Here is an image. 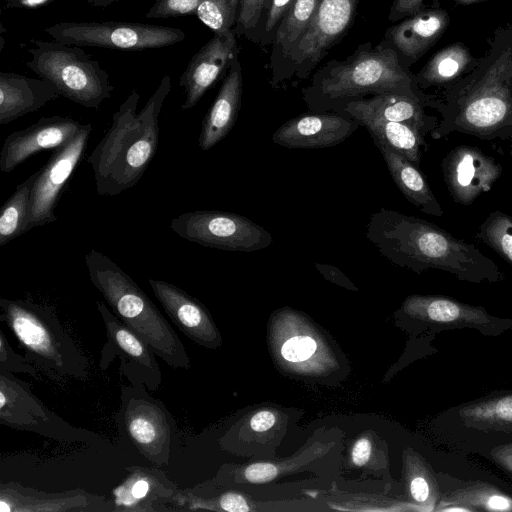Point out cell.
Instances as JSON below:
<instances>
[{
    "label": "cell",
    "instance_id": "1",
    "mask_svg": "<svg viewBox=\"0 0 512 512\" xmlns=\"http://www.w3.org/2000/svg\"><path fill=\"white\" fill-rule=\"evenodd\" d=\"M435 110L439 140L457 132L486 141L512 140V27L498 28L490 48L467 74L445 88Z\"/></svg>",
    "mask_w": 512,
    "mask_h": 512
},
{
    "label": "cell",
    "instance_id": "2",
    "mask_svg": "<svg viewBox=\"0 0 512 512\" xmlns=\"http://www.w3.org/2000/svg\"><path fill=\"white\" fill-rule=\"evenodd\" d=\"M366 238L390 262L418 274L436 269L474 283L503 279L498 265L474 244L416 216L381 208L371 214Z\"/></svg>",
    "mask_w": 512,
    "mask_h": 512
},
{
    "label": "cell",
    "instance_id": "3",
    "mask_svg": "<svg viewBox=\"0 0 512 512\" xmlns=\"http://www.w3.org/2000/svg\"><path fill=\"white\" fill-rule=\"evenodd\" d=\"M171 88L170 76L164 75L139 112L140 94L133 89L112 115L104 137L88 157L99 196H117L142 178L158 149L159 115Z\"/></svg>",
    "mask_w": 512,
    "mask_h": 512
},
{
    "label": "cell",
    "instance_id": "4",
    "mask_svg": "<svg viewBox=\"0 0 512 512\" xmlns=\"http://www.w3.org/2000/svg\"><path fill=\"white\" fill-rule=\"evenodd\" d=\"M397 93L435 109L439 99L425 94L396 51L383 39L361 44L345 60H331L317 70L303 99L311 112L339 111L349 102L371 95Z\"/></svg>",
    "mask_w": 512,
    "mask_h": 512
},
{
    "label": "cell",
    "instance_id": "5",
    "mask_svg": "<svg viewBox=\"0 0 512 512\" xmlns=\"http://www.w3.org/2000/svg\"><path fill=\"white\" fill-rule=\"evenodd\" d=\"M88 276L111 311L168 366L189 369L185 346L147 294L120 266L95 249L85 254Z\"/></svg>",
    "mask_w": 512,
    "mask_h": 512
},
{
    "label": "cell",
    "instance_id": "6",
    "mask_svg": "<svg viewBox=\"0 0 512 512\" xmlns=\"http://www.w3.org/2000/svg\"><path fill=\"white\" fill-rule=\"evenodd\" d=\"M0 310V321L24 348V357L43 373L62 381L89 378L88 357L63 327L53 307L2 297Z\"/></svg>",
    "mask_w": 512,
    "mask_h": 512
},
{
    "label": "cell",
    "instance_id": "7",
    "mask_svg": "<svg viewBox=\"0 0 512 512\" xmlns=\"http://www.w3.org/2000/svg\"><path fill=\"white\" fill-rule=\"evenodd\" d=\"M31 59L26 66L49 82L60 96L85 108L98 109L109 99L114 86L100 63L81 46L61 41L31 39Z\"/></svg>",
    "mask_w": 512,
    "mask_h": 512
},
{
    "label": "cell",
    "instance_id": "8",
    "mask_svg": "<svg viewBox=\"0 0 512 512\" xmlns=\"http://www.w3.org/2000/svg\"><path fill=\"white\" fill-rule=\"evenodd\" d=\"M144 384L122 385L116 415L119 435L157 467L167 466L178 430L164 405Z\"/></svg>",
    "mask_w": 512,
    "mask_h": 512
},
{
    "label": "cell",
    "instance_id": "9",
    "mask_svg": "<svg viewBox=\"0 0 512 512\" xmlns=\"http://www.w3.org/2000/svg\"><path fill=\"white\" fill-rule=\"evenodd\" d=\"M0 423L14 429L68 443H99L102 438L77 428L51 411L30 385L12 372L0 369Z\"/></svg>",
    "mask_w": 512,
    "mask_h": 512
},
{
    "label": "cell",
    "instance_id": "10",
    "mask_svg": "<svg viewBox=\"0 0 512 512\" xmlns=\"http://www.w3.org/2000/svg\"><path fill=\"white\" fill-rule=\"evenodd\" d=\"M45 32L66 44L123 51L162 48L186 37L179 28L118 21L61 22L45 28Z\"/></svg>",
    "mask_w": 512,
    "mask_h": 512
},
{
    "label": "cell",
    "instance_id": "11",
    "mask_svg": "<svg viewBox=\"0 0 512 512\" xmlns=\"http://www.w3.org/2000/svg\"><path fill=\"white\" fill-rule=\"evenodd\" d=\"M170 228L181 238L199 245L233 252H254L271 245L266 229L242 215L196 210L173 218Z\"/></svg>",
    "mask_w": 512,
    "mask_h": 512
},
{
    "label": "cell",
    "instance_id": "12",
    "mask_svg": "<svg viewBox=\"0 0 512 512\" xmlns=\"http://www.w3.org/2000/svg\"><path fill=\"white\" fill-rule=\"evenodd\" d=\"M359 1L317 0L310 23L283 61L286 68L280 80L289 79L293 75L299 79L307 78L329 49L348 33Z\"/></svg>",
    "mask_w": 512,
    "mask_h": 512
},
{
    "label": "cell",
    "instance_id": "13",
    "mask_svg": "<svg viewBox=\"0 0 512 512\" xmlns=\"http://www.w3.org/2000/svg\"><path fill=\"white\" fill-rule=\"evenodd\" d=\"M97 309L106 331V342L100 353L99 368L106 371L116 357L120 372L130 384H144L150 392L157 391L162 373L151 347L126 326L102 301Z\"/></svg>",
    "mask_w": 512,
    "mask_h": 512
},
{
    "label": "cell",
    "instance_id": "14",
    "mask_svg": "<svg viewBox=\"0 0 512 512\" xmlns=\"http://www.w3.org/2000/svg\"><path fill=\"white\" fill-rule=\"evenodd\" d=\"M92 125L83 124L78 134L55 150L38 171L33 184L25 231L57 220L55 208L60 196L86 151Z\"/></svg>",
    "mask_w": 512,
    "mask_h": 512
},
{
    "label": "cell",
    "instance_id": "15",
    "mask_svg": "<svg viewBox=\"0 0 512 512\" xmlns=\"http://www.w3.org/2000/svg\"><path fill=\"white\" fill-rule=\"evenodd\" d=\"M123 480L111 491L114 512L179 511L183 489L156 467L125 468Z\"/></svg>",
    "mask_w": 512,
    "mask_h": 512
},
{
    "label": "cell",
    "instance_id": "16",
    "mask_svg": "<svg viewBox=\"0 0 512 512\" xmlns=\"http://www.w3.org/2000/svg\"><path fill=\"white\" fill-rule=\"evenodd\" d=\"M441 170L453 201L460 205H470L492 188L502 175L503 167L480 148L459 145L443 158Z\"/></svg>",
    "mask_w": 512,
    "mask_h": 512
},
{
    "label": "cell",
    "instance_id": "17",
    "mask_svg": "<svg viewBox=\"0 0 512 512\" xmlns=\"http://www.w3.org/2000/svg\"><path fill=\"white\" fill-rule=\"evenodd\" d=\"M1 512H114L111 499L81 488L44 492L15 481L0 483Z\"/></svg>",
    "mask_w": 512,
    "mask_h": 512
},
{
    "label": "cell",
    "instance_id": "18",
    "mask_svg": "<svg viewBox=\"0 0 512 512\" xmlns=\"http://www.w3.org/2000/svg\"><path fill=\"white\" fill-rule=\"evenodd\" d=\"M82 125L71 117L51 116L12 132L2 145L0 170L10 173L40 151L60 149L78 134Z\"/></svg>",
    "mask_w": 512,
    "mask_h": 512
},
{
    "label": "cell",
    "instance_id": "19",
    "mask_svg": "<svg viewBox=\"0 0 512 512\" xmlns=\"http://www.w3.org/2000/svg\"><path fill=\"white\" fill-rule=\"evenodd\" d=\"M359 126L353 118L337 112L304 113L283 123L273 133L272 141L289 149L333 147L349 138Z\"/></svg>",
    "mask_w": 512,
    "mask_h": 512
},
{
    "label": "cell",
    "instance_id": "20",
    "mask_svg": "<svg viewBox=\"0 0 512 512\" xmlns=\"http://www.w3.org/2000/svg\"><path fill=\"white\" fill-rule=\"evenodd\" d=\"M237 58L238 46L234 31L224 35L214 34L192 56L180 76L179 85L185 94L181 109L185 111L196 106Z\"/></svg>",
    "mask_w": 512,
    "mask_h": 512
},
{
    "label": "cell",
    "instance_id": "21",
    "mask_svg": "<svg viewBox=\"0 0 512 512\" xmlns=\"http://www.w3.org/2000/svg\"><path fill=\"white\" fill-rule=\"evenodd\" d=\"M450 16L437 0L428 8L388 28L384 40L396 51L406 68L420 59L442 37Z\"/></svg>",
    "mask_w": 512,
    "mask_h": 512
},
{
    "label": "cell",
    "instance_id": "22",
    "mask_svg": "<svg viewBox=\"0 0 512 512\" xmlns=\"http://www.w3.org/2000/svg\"><path fill=\"white\" fill-rule=\"evenodd\" d=\"M148 283L165 313L185 336L207 348L220 344L209 311L198 299L164 280L149 278Z\"/></svg>",
    "mask_w": 512,
    "mask_h": 512
},
{
    "label": "cell",
    "instance_id": "23",
    "mask_svg": "<svg viewBox=\"0 0 512 512\" xmlns=\"http://www.w3.org/2000/svg\"><path fill=\"white\" fill-rule=\"evenodd\" d=\"M242 69L238 58L231 64L217 96L204 116L198 146L208 151L223 140L234 127L241 107Z\"/></svg>",
    "mask_w": 512,
    "mask_h": 512
},
{
    "label": "cell",
    "instance_id": "24",
    "mask_svg": "<svg viewBox=\"0 0 512 512\" xmlns=\"http://www.w3.org/2000/svg\"><path fill=\"white\" fill-rule=\"evenodd\" d=\"M424 108L419 101L409 96L383 93L349 102L339 113L348 117L354 114H365L387 121L403 123L426 137L438 126L439 119L427 114Z\"/></svg>",
    "mask_w": 512,
    "mask_h": 512
},
{
    "label": "cell",
    "instance_id": "25",
    "mask_svg": "<svg viewBox=\"0 0 512 512\" xmlns=\"http://www.w3.org/2000/svg\"><path fill=\"white\" fill-rule=\"evenodd\" d=\"M60 95L42 78L14 72H0V124L6 125L37 111Z\"/></svg>",
    "mask_w": 512,
    "mask_h": 512
},
{
    "label": "cell",
    "instance_id": "26",
    "mask_svg": "<svg viewBox=\"0 0 512 512\" xmlns=\"http://www.w3.org/2000/svg\"><path fill=\"white\" fill-rule=\"evenodd\" d=\"M372 140L382 154L394 183L405 198L425 214L442 216L443 209L419 167L382 142Z\"/></svg>",
    "mask_w": 512,
    "mask_h": 512
},
{
    "label": "cell",
    "instance_id": "27",
    "mask_svg": "<svg viewBox=\"0 0 512 512\" xmlns=\"http://www.w3.org/2000/svg\"><path fill=\"white\" fill-rule=\"evenodd\" d=\"M479 62L461 42L437 51L415 75L421 89L432 86L448 87L470 72Z\"/></svg>",
    "mask_w": 512,
    "mask_h": 512
},
{
    "label": "cell",
    "instance_id": "28",
    "mask_svg": "<svg viewBox=\"0 0 512 512\" xmlns=\"http://www.w3.org/2000/svg\"><path fill=\"white\" fill-rule=\"evenodd\" d=\"M370 133L372 139L382 142L419 167L422 147H427L425 137L409 125L383 120L365 114L350 116Z\"/></svg>",
    "mask_w": 512,
    "mask_h": 512
},
{
    "label": "cell",
    "instance_id": "29",
    "mask_svg": "<svg viewBox=\"0 0 512 512\" xmlns=\"http://www.w3.org/2000/svg\"><path fill=\"white\" fill-rule=\"evenodd\" d=\"M405 307L411 313L423 315L439 324L485 323L489 316L482 308L469 306L444 296H418L407 299Z\"/></svg>",
    "mask_w": 512,
    "mask_h": 512
},
{
    "label": "cell",
    "instance_id": "30",
    "mask_svg": "<svg viewBox=\"0 0 512 512\" xmlns=\"http://www.w3.org/2000/svg\"><path fill=\"white\" fill-rule=\"evenodd\" d=\"M38 171L16 186L15 191L5 201L0 210V246L25 233L29 203L33 184Z\"/></svg>",
    "mask_w": 512,
    "mask_h": 512
},
{
    "label": "cell",
    "instance_id": "31",
    "mask_svg": "<svg viewBox=\"0 0 512 512\" xmlns=\"http://www.w3.org/2000/svg\"><path fill=\"white\" fill-rule=\"evenodd\" d=\"M317 0H294L276 29L272 60L283 61L290 49L307 28L316 9Z\"/></svg>",
    "mask_w": 512,
    "mask_h": 512
},
{
    "label": "cell",
    "instance_id": "32",
    "mask_svg": "<svg viewBox=\"0 0 512 512\" xmlns=\"http://www.w3.org/2000/svg\"><path fill=\"white\" fill-rule=\"evenodd\" d=\"M476 238L512 266V216L495 210L480 224Z\"/></svg>",
    "mask_w": 512,
    "mask_h": 512
},
{
    "label": "cell",
    "instance_id": "33",
    "mask_svg": "<svg viewBox=\"0 0 512 512\" xmlns=\"http://www.w3.org/2000/svg\"><path fill=\"white\" fill-rule=\"evenodd\" d=\"M195 15L218 35L233 31L236 24L227 0H202Z\"/></svg>",
    "mask_w": 512,
    "mask_h": 512
},
{
    "label": "cell",
    "instance_id": "34",
    "mask_svg": "<svg viewBox=\"0 0 512 512\" xmlns=\"http://www.w3.org/2000/svg\"><path fill=\"white\" fill-rule=\"evenodd\" d=\"M272 0H240L237 21L233 28L236 36L252 39L260 29Z\"/></svg>",
    "mask_w": 512,
    "mask_h": 512
},
{
    "label": "cell",
    "instance_id": "35",
    "mask_svg": "<svg viewBox=\"0 0 512 512\" xmlns=\"http://www.w3.org/2000/svg\"><path fill=\"white\" fill-rule=\"evenodd\" d=\"M469 415L488 424H512V395L474 406Z\"/></svg>",
    "mask_w": 512,
    "mask_h": 512
},
{
    "label": "cell",
    "instance_id": "36",
    "mask_svg": "<svg viewBox=\"0 0 512 512\" xmlns=\"http://www.w3.org/2000/svg\"><path fill=\"white\" fill-rule=\"evenodd\" d=\"M202 0H156L146 13L147 19H160L196 14Z\"/></svg>",
    "mask_w": 512,
    "mask_h": 512
},
{
    "label": "cell",
    "instance_id": "37",
    "mask_svg": "<svg viewBox=\"0 0 512 512\" xmlns=\"http://www.w3.org/2000/svg\"><path fill=\"white\" fill-rule=\"evenodd\" d=\"M0 369L12 373H26L35 378L38 376V368L12 349L2 330H0Z\"/></svg>",
    "mask_w": 512,
    "mask_h": 512
},
{
    "label": "cell",
    "instance_id": "38",
    "mask_svg": "<svg viewBox=\"0 0 512 512\" xmlns=\"http://www.w3.org/2000/svg\"><path fill=\"white\" fill-rule=\"evenodd\" d=\"M316 348L317 344L311 337H293L283 344L281 354L287 361L300 362L308 359Z\"/></svg>",
    "mask_w": 512,
    "mask_h": 512
},
{
    "label": "cell",
    "instance_id": "39",
    "mask_svg": "<svg viewBox=\"0 0 512 512\" xmlns=\"http://www.w3.org/2000/svg\"><path fill=\"white\" fill-rule=\"evenodd\" d=\"M294 0H272L267 11V14L262 23V34L263 37L272 35V42L274 41V36L277 27L279 26L282 18L287 13L290 8L292 2Z\"/></svg>",
    "mask_w": 512,
    "mask_h": 512
},
{
    "label": "cell",
    "instance_id": "40",
    "mask_svg": "<svg viewBox=\"0 0 512 512\" xmlns=\"http://www.w3.org/2000/svg\"><path fill=\"white\" fill-rule=\"evenodd\" d=\"M423 1L424 0H393L388 15L389 21L396 22L418 13L424 8Z\"/></svg>",
    "mask_w": 512,
    "mask_h": 512
},
{
    "label": "cell",
    "instance_id": "41",
    "mask_svg": "<svg viewBox=\"0 0 512 512\" xmlns=\"http://www.w3.org/2000/svg\"><path fill=\"white\" fill-rule=\"evenodd\" d=\"M276 467L270 463H255L246 467L243 476L246 481L263 483L272 480L276 476Z\"/></svg>",
    "mask_w": 512,
    "mask_h": 512
},
{
    "label": "cell",
    "instance_id": "42",
    "mask_svg": "<svg viewBox=\"0 0 512 512\" xmlns=\"http://www.w3.org/2000/svg\"><path fill=\"white\" fill-rule=\"evenodd\" d=\"M315 267L329 281L346 287L348 289L357 290V288L349 280V278L346 277V275L343 274V272L339 270L337 267L321 263H315Z\"/></svg>",
    "mask_w": 512,
    "mask_h": 512
},
{
    "label": "cell",
    "instance_id": "43",
    "mask_svg": "<svg viewBox=\"0 0 512 512\" xmlns=\"http://www.w3.org/2000/svg\"><path fill=\"white\" fill-rule=\"evenodd\" d=\"M276 422V416L272 411L262 410L257 412L250 421L253 430L262 432L269 430Z\"/></svg>",
    "mask_w": 512,
    "mask_h": 512
},
{
    "label": "cell",
    "instance_id": "44",
    "mask_svg": "<svg viewBox=\"0 0 512 512\" xmlns=\"http://www.w3.org/2000/svg\"><path fill=\"white\" fill-rule=\"evenodd\" d=\"M371 442L367 438L359 439L353 446L352 449V460L354 464L360 466L364 465L370 458L371 455Z\"/></svg>",
    "mask_w": 512,
    "mask_h": 512
},
{
    "label": "cell",
    "instance_id": "45",
    "mask_svg": "<svg viewBox=\"0 0 512 512\" xmlns=\"http://www.w3.org/2000/svg\"><path fill=\"white\" fill-rule=\"evenodd\" d=\"M410 492L418 502H424L429 496V486L424 478L417 477L411 481Z\"/></svg>",
    "mask_w": 512,
    "mask_h": 512
},
{
    "label": "cell",
    "instance_id": "46",
    "mask_svg": "<svg viewBox=\"0 0 512 512\" xmlns=\"http://www.w3.org/2000/svg\"><path fill=\"white\" fill-rule=\"evenodd\" d=\"M490 510L505 511L512 508L511 501L502 495H491L486 503Z\"/></svg>",
    "mask_w": 512,
    "mask_h": 512
},
{
    "label": "cell",
    "instance_id": "47",
    "mask_svg": "<svg viewBox=\"0 0 512 512\" xmlns=\"http://www.w3.org/2000/svg\"><path fill=\"white\" fill-rule=\"evenodd\" d=\"M53 0H8L5 8L6 9H15V8H37L47 3H50Z\"/></svg>",
    "mask_w": 512,
    "mask_h": 512
},
{
    "label": "cell",
    "instance_id": "48",
    "mask_svg": "<svg viewBox=\"0 0 512 512\" xmlns=\"http://www.w3.org/2000/svg\"><path fill=\"white\" fill-rule=\"evenodd\" d=\"M90 6L100 9H106L120 0H85Z\"/></svg>",
    "mask_w": 512,
    "mask_h": 512
},
{
    "label": "cell",
    "instance_id": "49",
    "mask_svg": "<svg viewBox=\"0 0 512 512\" xmlns=\"http://www.w3.org/2000/svg\"><path fill=\"white\" fill-rule=\"evenodd\" d=\"M227 1L229 3V6H230V9H231L233 17L237 21V15H238V9H239L240 0H227Z\"/></svg>",
    "mask_w": 512,
    "mask_h": 512
},
{
    "label": "cell",
    "instance_id": "50",
    "mask_svg": "<svg viewBox=\"0 0 512 512\" xmlns=\"http://www.w3.org/2000/svg\"><path fill=\"white\" fill-rule=\"evenodd\" d=\"M453 1H455L458 4H462V5H470V4L484 2L486 0H453Z\"/></svg>",
    "mask_w": 512,
    "mask_h": 512
},
{
    "label": "cell",
    "instance_id": "51",
    "mask_svg": "<svg viewBox=\"0 0 512 512\" xmlns=\"http://www.w3.org/2000/svg\"><path fill=\"white\" fill-rule=\"evenodd\" d=\"M511 154H512V151H511Z\"/></svg>",
    "mask_w": 512,
    "mask_h": 512
}]
</instances>
